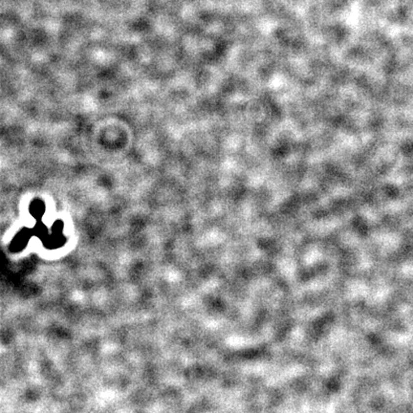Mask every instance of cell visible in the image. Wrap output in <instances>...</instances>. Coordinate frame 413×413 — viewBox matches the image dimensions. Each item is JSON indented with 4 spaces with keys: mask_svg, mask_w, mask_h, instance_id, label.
Segmentation results:
<instances>
[]
</instances>
